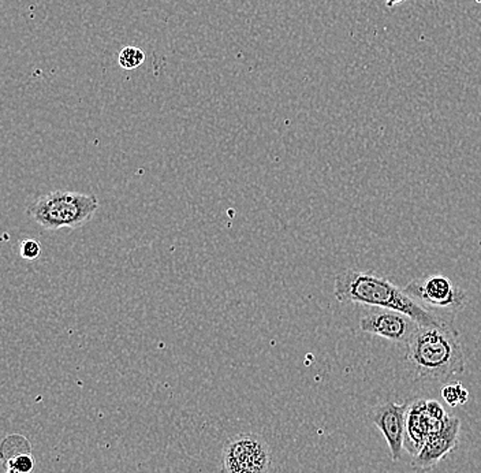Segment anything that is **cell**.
<instances>
[{
	"mask_svg": "<svg viewBox=\"0 0 481 473\" xmlns=\"http://www.w3.org/2000/svg\"><path fill=\"white\" fill-rule=\"evenodd\" d=\"M418 324L407 314L390 309L375 308L360 321V330L366 334L386 338V340L407 344L418 329Z\"/></svg>",
	"mask_w": 481,
	"mask_h": 473,
	"instance_id": "obj_6",
	"label": "cell"
},
{
	"mask_svg": "<svg viewBox=\"0 0 481 473\" xmlns=\"http://www.w3.org/2000/svg\"><path fill=\"white\" fill-rule=\"evenodd\" d=\"M441 394L442 399L452 408L467 404L469 399V391L461 383L446 384L442 389Z\"/></svg>",
	"mask_w": 481,
	"mask_h": 473,
	"instance_id": "obj_11",
	"label": "cell"
},
{
	"mask_svg": "<svg viewBox=\"0 0 481 473\" xmlns=\"http://www.w3.org/2000/svg\"><path fill=\"white\" fill-rule=\"evenodd\" d=\"M334 297L342 304H361L379 309L400 312L416 322L418 326H452L449 316L435 314L413 300L404 288L379 277L374 272L345 270L335 277Z\"/></svg>",
	"mask_w": 481,
	"mask_h": 473,
	"instance_id": "obj_1",
	"label": "cell"
},
{
	"mask_svg": "<svg viewBox=\"0 0 481 473\" xmlns=\"http://www.w3.org/2000/svg\"><path fill=\"white\" fill-rule=\"evenodd\" d=\"M402 2H405V0H386V4L387 7L391 9V7L397 6V4H402Z\"/></svg>",
	"mask_w": 481,
	"mask_h": 473,
	"instance_id": "obj_14",
	"label": "cell"
},
{
	"mask_svg": "<svg viewBox=\"0 0 481 473\" xmlns=\"http://www.w3.org/2000/svg\"><path fill=\"white\" fill-rule=\"evenodd\" d=\"M6 473H21L20 470L14 469V468H7Z\"/></svg>",
	"mask_w": 481,
	"mask_h": 473,
	"instance_id": "obj_15",
	"label": "cell"
},
{
	"mask_svg": "<svg viewBox=\"0 0 481 473\" xmlns=\"http://www.w3.org/2000/svg\"><path fill=\"white\" fill-rule=\"evenodd\" d=\"M271 451L257 434H238L228 439L222 453L223 473H269Z\"/></svg>",
	"mask_w": 481,
	"mask_h": 473,
	"instance_id": "obj_5",
	"label": "cell"
},
{
	"mask_svg": "<svg viewBox=\"0 0 481 473\" xmlns=\"http://www.w3.org/2000/svg\"><path fill=\"white\" fill-rule=\"evenodd\" d=\"M460 430H461V422L459 418L447 416L443 431L426 439L423 449L416 454L413 460V468L426 470L438 464L447 453L456 448Z\"/></svg>",
	"mask_w": 481,
	"mask_h": 473,
	"instance_id": "obj_8",
	"label": "cell"
},
{
	"mask_svg": "<svg viewBox=\"0 0 481 473\" xmlns=\"http://www.w3.org/2000/svg\"><path fill=\"white\" fill-rule=\"evenodd\" d=\"M408 361L424 381L446 382L465 371L459 330L452 326L418 327L408 342Z\"/></svg>",
	"mask_w": 481,
	"mask_h": 473,
	"instance_id": "obj_2",
	"label": "cell"
},
{
	"mask_svg": "<svg viewBox=\"0 0 481 473\" xmlns=\"http://www.w3.org/2000/svg\"><path fill=\"white\" fill-rule=\"evenodd\" d=\"M428 435V415H426L425 400H416L409 405L407 416V438L409 452L416 456L423 449Z\"/></svg>",
	"mask_w": 481,
	"mask_h": 473,
	"instance_id": "obj_9",
	"label": "cell"
},
{
	"mask_svg": "<svg viewBox=\"0 0 481 473\" xmlns=\"http://www.w3.org/2000/svg\"><path fill=\"white\" fill-rule=\"evenodd\" d=\"M41 254V245L36 240H23L20 244V256L25 260H36Z\"/></svg>",
	"mask_w": 481,
	"mask_h": 473,
	"instance_id": "obj_13",
	"label": "cell"
},
{
	"mask_svg": "<svg viewBox=\"0 0 481 473\" xmlns=\"http://www.w3.org/2000/svg\"><path fill=\"white\" fill-rule=\"evenodd\" d=\"M404 290L424 308L449 318L462 311L468 303L467 292L441 274L412 280Z\"/></svg>",
	"mask_w": 481,
	"mask_h": 473,
	"instance_id": "obj_4",
	"label": "cell"
},
{
	"mask_svg": "<svg viewBox=\"0 0 481 473\" xmlns=\"http://www.w3.org/2000/svg\"><path fill=\"white\" fill-rule=\"evenodd\" d=\"M35 457L32 456V453L30 452H22L17 456L10 457L7 468H14V469L20 470L21 473H30L35 469Z\"/></svg>",
	"mask_w": 481,
	"mask_h": 473,
	"instance_id": "obj_12",
	"label": "cell"
},
{
	"mask_svg": "<svg viewBox=\"0 0 481 473\" xmlns=\"http://www.w3.org/2000/svg\"><path fill=\"white\" fill-rule=\"evenodd\" d=\"M145 62V52L139 47H125L119 52L118 64L122 69L134 70Z\"/></svg>",
	"mask_w": 481,
	"mask_h": 473,
	"instance_id": "obj_10",
	"label": "cell"
},
{
	"mask_svg": "<svg viewBox=\"0 0 481 473\" xmlns=\"http://www.w3.org/2000/svg\"><path fill=\"white\" fill-rule=\"evenodd\" d=\"M99 210L95 194L54 191L38 197L26 210L30 219L46 230L78 228L92 219Z\"/></svg>",
	"mask_w": 481,
	"mask_h": 473,
	"instance_id": "obj_3",
	"label": "cell"
},
{
	"mask_svg": "<svg viewBox=\"0 0 481 473\" xmlns=\"http://www.w3.org/2000/svg\"><path fill=\"white\" fill-rule=\"evenodd\" d=\"M408 402L395 404L384 402L371 413V420L383 434L391 452L392 461H399L407 438V416L409 410Z\"/></svg>",
	"mask_w": 481,
	"mask_h": 473,
	"instance_id": "obj_7",
	"label": "cell"
}]
</instances>
